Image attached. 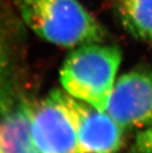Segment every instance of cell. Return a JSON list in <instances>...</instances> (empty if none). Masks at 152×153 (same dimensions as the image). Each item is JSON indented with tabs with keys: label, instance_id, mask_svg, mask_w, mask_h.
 Returning a JSON list of instances; mask_svg holds the SVG:
<instances>
[{
	"label": "cell",
	"instance_id": "obj_1",
	"mask_svg": "<svg viewBox=\"0 0 152 153\" xmlns=\"http://www.w3.org/2000/svg\"><path fill=\"white\" fill-rule=\"evenodd\" d=\"M26 25L40 38L63 48L100 43L103 27L78 0H16Z\"/></svg>",
	"mask_w": 152,
	"mask_h": 153
},
{
	"label": "cell",
	"instance_id": "obj_2",
	"mask_svg": "<svg viewBox=\"0 0 152 153\" xmlns=\"http://www.w3.org/2000/svg\"><path fill=\"white\" fill-rule=\"evenodd\" d=\"M122 61L118 47L88 44L70 53L60 69V83L73 98L105 112Z\"/></svg>",
	"mask_w": 152,
	"mask_h": 153
},
{
	"label": "cell",
	"instance_id": "obj_3",
	"mask_svg": "<svg viewBox=\"0 0 152 153\" xmlns=\"http://www.w3.org/2000/svg\"><path fill=\"white\" fill-rule=\"evenodd\" d=\"M32 133L44 153H79L76 120L70 95L53 91L32 107Z\"/></svg>",
	"mask_w": 152,
	"mask_h": 153
},
{
	"label": "cell",
	"instance_id": "obj_4",
	"mask_svg": "<svg viewBox=\"0 0 152 153\" xmlns=\"http://www.w3.org/2000/svg\"><path fill=\"white\" fill-rule=\"evenodd\" d=\"M105 112L125 129L152 125V70L137 68L119 77Z\"/></svg>",
	"mask_w": 152,
	"mask_h": 153
},
{
	"label": "cell",
	"instance_id": "obj_5",
	"mask_svg": "<svg viewBox=\"0 0 152 153\" xmlns=\"http://www.w3.org/2000/svg\"><path fill=\"white\" fill-rule=\"evenodd\" d=\"M76 120L79 153H117L124 142V131L106 112L70 96Z\"/></svg>",
	"mask_w": 152,
	"mask_h": 153
},
{
	"label": "cell",
	"instance_id": "obj_6",
	"mask_svg": "<svg viewBox=\"0 0 152 153\" xmlns=\"http://www.w3.org/2000/svg\"><path fill=\"white\" fill-rule=\"evenodd\" d=\"M31 115L32 106L20 102L0 118V153H44L34 139Z\"/></svg>",
	"mask_w": 152,
	"mask_h": 153
},
{
	"label": "cell",
	"instance_id": "obj_7",
	"mask_svg": "<svg viewBox=\"0 0 152 153\" xmlns=\"http://www.w3.org/2000/svg\"><path fill=\"white\" fill-rule=\"evenodd\" d=\"M119 14L132 37L152 41V0H119Z\"/></svg>",
	"mask_w": 152,
	"mask_h": 153
},
{
	"label": "cell",
	"instance_id": "obj_8",
	"mask_svg": "<svg viewBox=\"0 0 152 153\" xmlns=\"http://www.w3.org/2000/svg\"><path fill=\"white\" fill-rule=\"evenodd\" d=\"M14 101L12 84V68L8 47L0 37V118L12 109Z\"/></svg>",
	"mask_w": 152,
	"mask_h": 153
},
{
	"label": "cell",
	"instance_id": "obj_9",
	"mask_svg": "<svg viewBox=\"0 0 152 153\" xmlns=\"http://www.w3.org/2000/svg\"><path fill=\"white\" fill-rule=\"evenodd\" d=\"M128 153H152V125L136 135Z\"/></svg>",
	"mask_w": 152,
	"mask_h": 153
}]
</instances>
